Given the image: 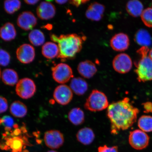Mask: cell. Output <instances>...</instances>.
Returning <instances> with one entry per match:
<instances>
[{"label": "cell", "instance_id": "cell-1", "mask_svg": "<svg viewBox=\"0 0 152 152\" xmlns=\"http://www.w3.org/2000/svg\"><path fill=\"white\" fill-rule=\"evenodd\" d=\"M139 113L138 109L131 104L128 98L110 104L107 114L111 124V134H117L119 131L130 128L135 123Z\"/></svg>", "mask_w": 152, "mask_h": 152}, {"label": "cell", "instance_id": "cell-2", "mask_svg": "<svg viewBox=\"0 0 152 152\" xmlns=\"http://www.w3.org/2000/svg\"><path fill=\"white\" fill-rule=\"evenodd\" d=\"M50 37L51 40L58 44L60 52L58 58L64 60L73 58L80 52L85 39L75 34L60 36L52 34Z\"/></svg>", "mask_w": 152, "mask_h": 152}, {"label": "cell", "instance_id": "cell-3", "mask_svg": "<svg viewBox=\"0 0 152 152\" xmlns=\"http://www.w3.org/2000/svg\"><path fill=\"white\" fill-rule=\"evenodd\" d=\"M149 51L147 47H142L138 50L141 58L135 65L136 67L135 72L139 82H145L152 80V60L147 56Z\"/></svg>", "mask_w": 152, "mask_h": 152}, {"label": "cell", "instance_id": "cell-4", "mask_svg": "<svg viewBox=\"0 0 152 152\" xmlns=\"http://www.w3.org/2000/svg\"><path fill=\"white\" fill-rule=\"evenodd\" d=\"M109 104L107 96L104 93L94 90L87 99L84 108L91 112L100 111L108 108Z\"/></svg>", "mask_w": 152, "mask_h": 152}, {"label": "cell", "instance_id": "cell-5", "mask_svg": "<svg viewBox=\"0 0 152 152\" xmlns=\"http://www.w3.org/2000/svg\"><path fill=\"white\" fill-rule=\"evenodd\" d=\"M53 78L61 84L67 83L73 77L72 68L67 64L60 63L52 68Z\"/></svg>", "mask_w": 152, "mask_h": 152}, {"label": "cell", "instance_id": "cell-6", "mask_svg": "<svg viewBox=\"0 0 152 152\" xmlns=\"http://www.w3.org/2000/svg\"><path fill=\"white\" fill-rule=\"evenodd\" d=\"M149 136L145 132L141 130H136L130 132L129 142L134 149L142 150L149 145Z\"/></svg>", "mask_w": 152, "mask_h": 152}, {"label": "cell", "instance_id": "cell-7", "mask_svg": "<svg viewBox=\"0 0 152 152\" xmlns=\"http://www.w3.org/2000/svg\"><path fill=\"white\" fill-rule=\"evenodd\" d=\"M16 91L17 94L22 98L28 99L32 97L36 91V86L32 80L25 78L17 83Z\"/></svg>", "mask_w": 152, "mask_h": 152}, {"label": "cell", "instance_id": "cell-8", "mask_svg": "<svg viewBox=\"0 0 152 152\" xmlns=\"http://www.w3.org/2000/svg\"><path fill=\"white\" fill-rule=\"evenodd\" d=\"M114 69L118 73H128L132 68V62L130 57L125 53L117 55L114 58L113 62Z\"/></svg>", "mask_w": 152, "mask_h": 152}, {"label": "cell", "instance_id": "cell-9", "mask_svg": "<svg viewBox=\"0 0 152 152\" xmlns=\"http://www.w3.org/2000/svg\"><path fill=\"white\" fill-rule=\"evenodd\" d=\"M53 96L58 104L66 105L69 104L73 99V91L67 85H60L55 89Z\"/></svg>", "mask_w": 152, "mask_h": 152}, {"label": "cell", "instance_id": "cell-10", "mask_svg": "<svg viewBox=\"0 0 152 152\" xmlns=\"http://www.w3.org/2000/svg\"><path fill=\"white\" fill-rule=\"evenodd\" d=\"M44 140L47 147L52 149H58L63 145L64 138L59 131L51 130L45 133Z\"/></svg>", "mask_w": 152, "mask_h": 152}, {"label": "cell", "instance_id": "cell-11", "mask_svg": "<svg viewBox=\"0 0 152 152\" xmlns=\"http://www.w3.org/2000/svg\"><path fill=\"white\" fill-rule=\"evenodd\" d=\"M16 54L17 58L21 63L24 64H30L35 58V49L31 45L24 44L17 49Z\"/></svg>", "mask_w": 152, "mask_h": 152}, {"label": "cell", "instance_id": "cell-12", "mask_svg": "<svg viewBox=\"0 0 152 152\" xmlns=\"http://www.w3.org/2000/svg\"><path fill=\"white\" fill-rule=\"evenodd\" d=\"M17 22L19 27L25 31H28L37 25V19L30 11H24L19 15Z\"/></svg>", "mask_w": 152, "mask_h": 152}, {"label": "cell", "instance_id": "cell-13", "mask_svg": "<svg viewBox=\"0 0 152 152\" xmlns=\"http://www.w3.org/2000/svg\"><path fill=\"white\" fill-rule=\"evenodd\" d=\"M110 44L113 50L117 52H123L129 48L130 39L126 34L119 33L115 34L112 37Z\"/></svg>", "mask_w": 152, "mask_h": 152}, {"label": "cell", "instance_id": "cell-14", "mask_svg": "<svg viewBox=\"0 0 152 152\" xmlns=\"http://www.w3.org/2000/svg\"><path fill=\"white\" fill-rule=\"evenodd\" d=\"M56 7L48 1L42 2L37 10V16L42 20H47L54 18L56 15Z\"/></svg>", "mask_w": 152, "mask_h": 152}, {"label": "cell", "instance_id": "cell-15", "mask_svg": "<svg viewBox=\"0 0 152 152\" xmlns=\"http://www.w3.org/2000/svg\"><path fill=\"white\" fill-rule=\"evenodd\" d=\"M104 11L105 7L103 5L95 2L89 5L86 12L85 15L89 20L98 21L103 18Z\"/></svg>", "mask_w": 152, "mask_h": 152}, {"label": "cell", "instance_id": "cell-16", "mask_svg": "<svg viewBox=\"0 0 152 152\" xmlns=\"http://www.w3.org/2000/svg\"><path fill=\"white\" fill-rule=\"evenodd\" d=\"M77 71L80 75L86 79H90L97 71L96 65L90 60L81 62L78 65Z\"/></svg>", "mask_w": 152, "mask_h": 152}, {"label": "cell", "instance_id": "cell-17", "mask_svg": "<svg viewBox=\"0 0 152 152\" xmlns=\"http://www.w3.org/2000/svg\"><path fill=\"white\" fill-rule=\"evenodd\" d=\"M76 137L78 141L83 145H90L94 142L95 136L94 131L92 129L85 127L78 131L76 134Z\"/></svg>", "mask_w": 152, "mask_h": 152}, {"label": "cell", "instance_id": "cell-18", "mask_svg": "<svg viewBox=\"0 0 152 152\" xmlns=\"http://www.w3.org/2000/svg\"><path fill=\"white\" fill-rule=\"evenodd\" d=\"M70 88L77 96L84 94L88 89V85L85 80L80 77L73 78L70 85Z\"/></svg>", "mask_w": 152, "mask_h": 152}, {"label": "cell", "instance_id": "cell-19", "mask_svg": "<svg viewBox=\"0 0 152 152\" xmlns=\"http://www.w3.org/2000/svg\"><path fill=\"white\" fill-rule=\"evenodd\" d=\"M16 28L10 22L7 23L0 28V37L4 41H12L16 38Z\"/></svg>", "mask_w": 152, "mask_h": 152}, {"label": "cell", "instance_id": "cell-20", "mask_svg": "<svg viewBox=\"0 0 152 152\" xmlns=\"http://www.w3.org/2000/svg\"><path fill=\"white\" fill-rule=\"evenodd\" d=\"M59 52L58 45L51 42L45 43L42 48V53L43 56L49 59H52L58 57Z\"/></svg>", "mask_w": 152, "mask_h": 152}, {"label": "cell", "instance_id": "cell-21", "mask_svg": "<svg viewBox=\"0 0 152 152\" xmlns=\"http://www.w3.org/2000/svg\"><path fill=\"white\" fill-rule=\"evenodd\" d=\"M134 39L138 45L142 47L150 46L151 44L152 38L150 34L145 29H140L136 32Z\"/></svg>", "mask_w": 152, "mask_h": 152}, {"label": "cell", "instance_id": "cell-22", "mask_svg": "<svg viewBox=\"0 0 152 152\" xmlns=\"http://www.w3.org/2000/svg\"><path fill=\"white\" fill-rule=\"evenodd\" d=\"M126 10L131 16L137 18L141 15L143 11V5L138 0H132L127 3Z\"/></svg>", "mask_w": 152, "mask_h": 152}, {"label": "cell", "instance_id": "cell-23", "mask_svg": "<svg viewBox=\"0 0 152 152\" xmlns=\"http://www.w3.org/2000/svg\"><path fill=\"white\" fill-rule=\"evenodd\" d=\"M68 118L72 124L75 125H80L85 121L84 112L80 108H74L70 110L68 114Z\"/></svg>", "mask_w": 152, "mask_h": 152}, {"label": "cell", "instance_id": "cell-24", "mask_svg": "<svg viewBox=\"0 0 152 152\" xmlns=\"http://www.w3.org/2000/svg\"><path fill=\"white\" fill-rule=\"evenodd\" d=\"M10 112L14 116L21 118L27 113V108L23 102L17 101L13 102L10 107Z\"/></svg>", "mask_w": 152, "mask_h": 152}, {"label": "cell", "instance_id": "cell-25", "mask_svg": "<svg viewBox=\"0 0 152 152\" xmlns=\"http://www.w3.org/2000/svg\"><path fill=\"white\" fill-rule=\"evenodd\" d=\"M2 80L5 84L13 86L18 82V76L15 70L6 69L4 70L1 75Z\"/></svg>", "mask_w": 152, "mask_h": 152}, {"label": "cell", "instance_id": "cell-26", "mask_svg": "<svg viewBox=\"0 0 152 152\" xmlns=\"http://www.w3.org/2000/svg\"><path fill=\"white\" fill-rule=\"evenodd\" d=\"M28 38L30 42L35 46H41L43 44L45 40L44 34L38 29H34L30 31Z\"/></svg>", "mask_w": 152, "mask_h": 152}, {"label": "cell", "instance_id": "cell-27", "mask_svg": "<svg viewBox=\"0 0 152 152\" xmlns=\"http://www.w3.org/2000/svg\"><path fill=\"white\" fill-rule=\"evenodd\" d=\"M14 137L7 139L6 144L8 147L12 149V152L21 151L24 145V141L20 136H12Z\"/></svg>", "mask_w": 152, "mask_h": 152}, {"label": "cell", "instance_id": "cell-28", "mask_svg": "<svg viewBox=\"0 0 152 152\" xmlns=\"http://www.w3.org/2000/svg\"><path fill=\"white\" fill-rule=\"evenodd\" d=\"M139 128L143 132H152V117L143 115L140 117L138 123Z\"/></svg>", "mask_w": 152, "mask_h": 152}, {"label": "cell", "instance_id": "cell-29", "mask_svg": "<svg viewBox=\"0 0 152 152\" xmlns=\"http://www.w3.org/2000/svg\"><path fill=\"white\" fill-rule=\"evenodd\" d=\"M21 6V3L18 0H7L4 3V7L5 11L7 14L10 15L14 14L20 9Z\"/></svg>", "mask_w": 152, "mask_h": 152}, {"label": "cell", "instance_id": "cell-30", "mask_svg": "<svg viewBox=\"0 0 152 152\" xmlns=\"http://www.w3.org/2000/svg\"><path fill=\"white\" fill-rule=\"evenodd\" d=\"M142 22L149 28H152V8H148L143 10L141 15Z\"/></svg>", "mask_w": 152, "mask_h": 152}, {"label": "cell", "instance_id": "cell-31", "mask_svg": "<svg viewBox=\"0 0 152 152\" xmlns=\"http://www.w3.org/2000/svg\"><path fill=\"white\" fill-rule=\"evenodd\" d=\"M11 57L9 53L2 49H0V66H6L10 62Z\"/></svg>", "mask_w": 152, "mask_h": 152}, {"label": "cell", "instance_id": "cell-32", "mask_svg": "<svg viewBox=\"0 0 152 152\" xmlns=\"http://www.w3.org/2000/svg\"><path fill=\"white\" fill-rule=\"evenodd\" d=\"M2 124L5 128L12 129L14 127V120L9 116H5L0 118V125Z\"/></svg>", "mask_w": 152, "mask_h": 152}, {"label": "cell", "instance_id": "cell-33", "mask_svg": "<svg viewBox=\"0 0 152 152\" xmlns=\"http://www.w3.org/2000/svg\"><path fill=\"white\" fill-rule=\"evenodd\" d=\"M98 152H118V147L117 146L112 147L106 145L100 146L98 148Z\"/></svg>", "mask_w": 152, "mask_h": 152}, {"label": "cell", "instance_id": "cell-34", "mask_svg": "<svg viewBox=\"0 0 152 152\" xmlns=\"http://www.w3.org/2000/svg\"><path fill=\"white\" fill-rule=\"evenodd\" d=\"M8 107V102L6 99L0 96V114L6 111Z\"/></svg>", "mask_w": 152, "mask_h": 152}, {"label": "cell", "instance_id": "cell-35", "mask_svg": "<svg viewBox=\"0 0 152 152\" xmlns=\"http://www.w3.org/2000/svg\"><path fill=\"white\" fill-rule=\"evenodd\" d=\"M88 1H76V0H74V1H70L69 3L77 7H79L81 4L86 3Z\"/></svg>", "mask_w": 152, "mask_h": 152}, {"label": "cell", "instance_id": "cell-36", "mask_svg": "<svg viewBox=\"0 0 152 152\" xmlns=\"http://www.w3.org/2000/svg\"><path fill=\"white\" fill-rule=\"evenodd\" d=\"M144 109L146 112L148 113L152 112V103L151 102H148L144 103L143 104Z\"/></svg>", "mask_w": 152, "mask_h": 152}, {"label": "cell", "instance_id": "cell-37", "mask_svg": "<svg viewBox=\"0 0 152 152\" xmlns=\"http://www.w3.org/2000/svg\"><path fill=\"white\" fill-rule=\"evenodd\" d=\"M27 4L30 5H35L38 2H39V0H34V1H29V0H26L24 1Z\"/></svg>", "mask_w": 152, "mask_h": 152}, {"label": "cell", "instance_id": "cell-38", "mask_svg": "<svg viewBox=\"0 0 152 152\" xmlns=\"http://www.w3.org/2000/svg\"><path fill=\"white\" fill-rule=\"evenodd\" d=\"M68 1H56V2L57 3L59 4H64L66 3Z\"/></svg>", "mask_w": 152, "mask_h": 152}, {"label": "cell", "instance_id": "cell-39", "mask_svg": "<svg viewBox=\"0 0 152 152\" xmlns=\"http://www.w3.org/2000/svg\"><path fill=\"white\" fill-rule=\"evenodd\" d=\"M149 56V58L152 60V48L150 51Z\"/></svg>", "mask_w": 152, "mask_h": 152}, {"label": "cell", "instance_id": "cell-40", "mask_svg": "<svg viewBox=\"0 0 152 152\" xmlns=\"http://www.w3.org/2000/svg\"><path fill=\"white\" fill-rule=\"evenodd\" d=\"M47 152H57V151H48Z\"/></svg>", "mask_w": 152, "mask_h": 152}, {"label": "cell", "instance_id": "cell-41", "mask_svg": "<svg viewBox=\"0 0 152 152\" xmlns=\"http://www.w3.org/2000/svg\"><path fill=\"white\" fill-rule=\"evenodd\" d=\"M1 68H0V77H1Z\"/></svg>", "mask_w": 152, "mask_h": 152}]
</instances>
